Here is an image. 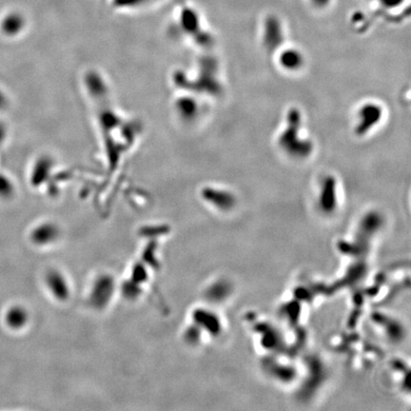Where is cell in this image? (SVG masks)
Instances as JSON below:
<instances>
[{"label": "cell", "instance_id": "2", "mask_svg": "<svg viewBox=\"0 0 411 411\" xmlns=\"http://www.w3.org/2000/svg\"><path fill=\"white\" fill-rule=\"evenodd\" d=\"M384 110L381 105L375 102H367L358 110L357 121L354 126V133L357 137L369 135L382 121Z\"/></svg>", "mask_w": 411, "mask_h": 411}, {"label": "cell", "instance_id": "15", "mask_svg": "<svg viewBox=\"0 0 411 411\" xmlns=\"http://www.w3.org/2000/svg\"><path fill=\"white\" fill-rule=\"evenodd\" d=\"M315 4H317V5H320V6H323V5H325V4H327L328 2H329V0H313Z\"/></svg>", "mask_w": 411, "mask_h": 411}, {"label": "cell", "instance_id": "9", "mask_svg": "<svg viewBox=\"0 0 411 411\" xmlns=\"http://www.w3.org/2000/svg\"><path fill=\"white\" fill-rule=\"evenodd\" d=\"M207 198L222 209H229L235 203V197L228 192L209 190L206 193Z\"/></svg>", "mask_w": 411, "mask_h": 411}, {"label": "cell", "instance_id": "1", "mask_svg": "<svg viewBox=\"0 0 411 411\" xmlns=\"http://www.w3.org/2000/svg\"><path fill=\"white\" fill-rule=\"evenodd\" d=\"M302 114L293 108L288 112L286 127L278 137L279 147L290 157L307 158L313 152V144L310 139L302 137Z\"/></svg>", "mask_w": 411, "mask_h": 411}, {"label": "cell", "instance_id": "11", "mask_svg": "<svg viewBox=\"0 0 411 411\" xmlns=\"http://www.w3.org/2000/svg\"><path fill=\"white\" fill-rule=\"evenodd\" d=\"M8 323L11 327L21 328L28 320V314L21 308H14L8 313Z\"/></svg>", "mask_w": 411, "mask_h": 411}, {"label": "cell", "instance_id": "5", "mask_svg": "<svg viewBox=\"0 0 411 411\" xmlns=\"http://www.w3.org/2000/svg\"><path fill=\"white\" fill-rule=\"evenodd\" d=\"M284 41L282 27L276 18H269L264 27V44L270 51H274L280 47Z\"/></svg>", "mask_w": 411, "mask_h": 411}, {"label": "cell", "instance_id": "8", "mask_svg": "<svg viewBox=\"0 0 411 411\" xmlns=\"http://www.w3.org/2000/svg\"><path fill=\"white\" fill-rule=\"evenodd\" d=\"M59 237V228L51 223L40 225L33 233V240L39 245H49L56 242Z\"/></svg>", "mask_w": 411, "mask_h": 411}, {"label": "cell", "instance_id": "10", "mask_svg": "<svg viewBox=\"0 0 411 411\" xmlns=\"http://www.w3.org/2000/svg\"><path fill=\"white\" fill-rule=\"evenodd\" d=\"M22 23L19 17L10 16L5 18L1 23V31L5 36L14 37L20 32Z\"/></svg>", "mask_w": 411, "mask_h": 411}, {"label": "cell", "instance_id": "7", "mask_svg": "<svg viewBox=\"0 0 411 411\" xmlns=\"http://www.w3.org/2000/svg\"><path fill=\"white\" fill-rule=\"evenodd\" d=\"M278 63L286 71L297 72L304 66L305 58L300 51L294 48H289L280 53Z\"/></svg>", "mask_w": 411, "mask_h": 411}, {"label": "cell", "instance_id": "4", "mask_svg": "<svg viewBox=\"0 0 411 411\" xmlns=\"http://www.w3.org/2000/svg\"><path fill=\"white\" fill-rule=\"evenodd\" d=\"M46 285L50 291V293L53 294V296L60 300L65 301L70 296V287L67 282V279L65 276L59 271H51L47 274L46 276Z\"/></svg>", "mask_w": 411, "mask_h": 411}, {"label": "cell", "instance_id": "3", "mask_svg": "<svg viewBox=\"0 0 411 411\" xmlns=\"http://www.w3.org/2000/svg\"><path fill=\"white\" fill-rule=\"evenodd\" d=\"M116 291V283L111 275H101L95 281L91 294L90 302L98 310L106 308L111 302Z\"/></svg>", "mask_w": 411, "mask_h": 411}, {"label": "cell", "instance_id": "12", "mask_svg": "<svg viewBox=\"0 0 411 411\" xmlns=\"http://www.w3.org/2000/svg\"><path fill=\"white\" fill-rule=\"evenodd\" d=\"M15 193V185L10 176L0 172V198L8 199Z\"/></svg>", "mask_w": 411, "mask_h": 411}, {"label": "cell", "instance_id": "13", "mask_svg": "<svg viewBox=\"0 0 411 411\" xmlns=\"http://www.w3.org/2000/svg\"><path fill=\"white\" fill-rule=\"evenodd\" d=\"M8 126L7 124L0 119V147L3 146L8 138Z\"/></svg>", "mask_w": 411, "mask_h": 411}, {"label": "cell", "instance_id": "14", "mask_svg": "<svg viewBox=\"0 0 411 411\" xmlns=\"http://www.w3.org/2000/svg\"><path fill=\"white\" fill-rule=\"evenodd\" d=\"M8 106V98L4 91L0 89V112L4 111Z\"/></svg>", "mask_w": 411, "mask_h": 411}, {"label": "cell", "instance_id": "6", "mask_svg": "<svg viewBox=\"0 0 411 411\" xmlns=\"http://www.w3.org/2000/svg\"><path fill=\"white\" fill-rule=\"evenodd\" d=\"M337 195V180L333 176L325 177L321 183L319 204L325 211H331L335 207Z\"/></svg>", "mask_w": 411, "mask_h": 411}]
</instances>
